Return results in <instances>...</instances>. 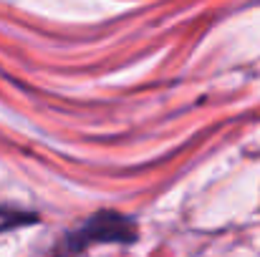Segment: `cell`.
<instances>
[{"mask_svg": "<svg viewBox=\"0 0 260 257\" xmlns=\"http://www.w3.org/2000/svg\"><path fill=\"white\" fill-rule=\"evenodd\" d=\"M30 222H36V214H25L18 209H0V232L20 227V225H30Z\"/></svg>", "mask_w": 260, "mask_h": 257, "instance_id": "obj_2", "label": "cell"}, {"mask_svg": "<svg viewBox=\"0 0 260 257\" xmlns=\"http://www.w3.org/2000/svg\"><path fill=\"white\" fill-rule=\"evenodd\" d=\"M134 240H137V225L119 212H99L86 219L74 235H69L71 247H84L91 242H134Z\"/></svg>", "mask_w": 260, "mask_h": 257, "instance_id": "obj_1", "label": "cell"}]
</instances>
